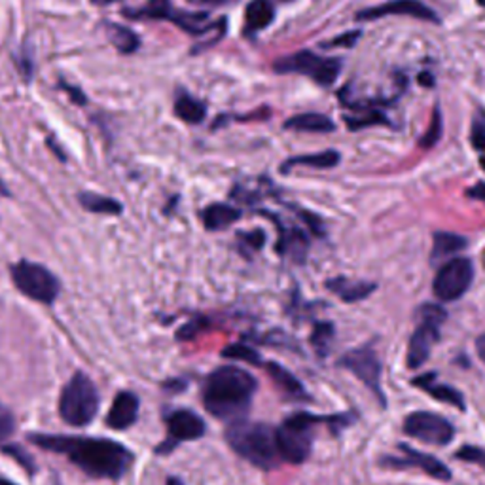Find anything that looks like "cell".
<instances>
[{"label": "cell", "mask_w": 485, "mask_h": 485, "mask_svg": "<svg viewBox=\"0 0 485 485\" xmlns=\"http://www.w3.org/2000/svg\"><path fill=\"white\" fill-rule=\"evenodd\" d=\"M27 438L52 454L67 457L80 471L97 480H120L133 464V454L108 438L69 434H29Z\"/></svg>", "instance_id": "obj_1"}, {"label": "cell", "mask_w": 485, "mask_h": 485, "mask_svg": "<svg viewBox=\"0 0 485 485\" xmlns=\"http://www.w3.org/2000/svg\"><path fill=\"white\" fill-rule=\"evenodd\" d=\"M258 383L247 370L222 366L205 379L201 400L205 410L224 421H237L247 415Z\"/></svg>", "instance_id": "obj_2"}, {"label": "cell", "mask_w": 485, "mask_h": 485, "mask_svg": "<svg viewBox=\"0 0 485 485\" xmlns=\"http://www.w3.org/2000/svg\"><path fill=\"white\" fill-rule=\"evenodd\" d=\"M225 442L239 457L262 468V471H273L283 463L277 446V429L266 423L237 419L225 429Z\"/></svg>", "instance_id": "obj_3"}, {"label": "cell", "mask_w": 485, "mask_h": 485, "mask_svg": "<svg viewBox=\"0 0 485 485\" xmlns=\"http://www.w3.org/2000/svg\"><path fill=\"white\" fill-rule=\"evenodd\" d=\"M99 391H97L95 383L84 371H76L61 389L59 415L71 427L84 429L91 425L97 413H99Z\"/></svg>", "instance_id": "obj_4"}, {"label": "cell", "mask_w": 485, "mask_h": 485, "mask_svg": "<svg viewBox=\"0 0 485 485\" xmlns=\"http://www.w3.org/2000/svg\"><path fill=\"white\" fill-rule=\"evenodd\" d=\"M334 417H317L311 413H294L286 417L277 429V446L283 463L302 464L311 455L315 430L322 423H330Z\"/></svg>", "instance_id": "obj_5"}, {"label": "cell", "mask_w": 485, "mask_h": 485, "mask_svg": "<svg viewBox=\"0 0 485 485\" xmlns=\"http://www.w3.org/2000/svg\"><path fill=\"white\" fill-rule=\"evenodd\" d=\"M273 71L277 74H300L311 78L322 88H330L342 72V59L322 57L310 50L294 52L273 63Z\"/></svg>", "instance_id": "obj_6"}, {"label": "cell", "mask_w": 485, "mask_h": 485, "mask_svg": "<svg viewBox=\"0 0 485 485\" xmlns=\"http://www.w3.org/2000/svg\"><path fill=\"white\" fill-rule=\"evenodd\" d=\"M12 283L29 300L52 305L61 293V283L55 275L42 264L21 260L10 268Z\"/></svg>", "instance_id": "obj_7"}, {"label": "cell", "mask_w": 485, "mask_h": 485, "mask_svg": "<svg viewBox=\"0 0 485 485\" xmlns=\"http://www.w3.org/2000/svg\"><path fill=\"white\" fill-rule=\"evenodd\" d=\"M419 319H421V322H419V327L410 339L406 357L408 368L412 370L423 366L430 357L432 347L438 344L440 339V327L447 319V313L442 305L425 303L419 307Z\"/></svg>", "instance_id": "obj_8"}, {"label": "cell", "mask_w": 485, "mask_h": 485, "mask_svg": "<svg viewBox=\"0 0 485 485\" xmlns=\"http://www.w3.org/2000/svg\"><path fill=\"white\" fill-rule=\"evenodd\" d=\"M474 281V266L464 256H455L444 262L436 273L432 290L440 302H457L463 298Z\"/></svg>", "instance_id": "obj_9"}, {"label": "cell", "mask_w": 485, "mask_h": 485, "mask_svg": "<svg viewBox=\"0 0 485 485\" xmlns=\"http://www.w3.org/2000/svg\"><path fill=\"white\" fill-rule=\"evenodd\" d=\"M339 366L357 376L368 387V389L378 396L381 406L383 408L387 406V400L381 389V362L378 359L374 347L366 345L361 349L349 351L342 359H339Z\"/></svg>", "instance_id": "obj_10"}, {"label": "cell", "mask_w": 485, "mask_h": 485, "mask_svg": "<svg viewBox=\"0 0 485 485\" xmlns=\"http://www.w3.org/2000/svg\"><path fill=\"white\" fill-rule=\"evenodd\" d=\"M166 425H167V438L164 444H159L156 447L157 455H169L179 444L198 440L205 434L203 419L198 413H193L191 410H186V408L169 412L166 415Z\"/></svg>", "instance_id": "obj_11"}, {"label": "cell", "mask_w": 485, "mask_h": 485, "mask_svg": "<svg viewBox=\"0 0 485 485\" xmlns=\"http://www.w3.org/2000/svg\"><path fill=\"white\" fill-rule=\"evenodd\" d=\"M404 432L415 440L432 446H447L455 436V429L447 419L430 412H413L404 421Z\"/></svg>", "instance_id": "obj_12"}, {"label": "cell", "mask_w": 485, "mask_h": 485, "mask_svg": "<svg viewBox=\"0 0 485 485\" xmlns=\"http://www.w3.org/2000/svg\"><path fill=\"white\" fill-rule=\"evenodd\" d=\"M387 15H408V18L423 20L434 25H440V18L432 8H429L421 0H389L378 6H368L354 13L357 21H374L387 18Z\"/></svg>", "instance_id": "obj_13"}, {"label": "cell", "mask_w": 485, "mask_h": 485, "mask_svg": "<svg viewBox=\"0 0 485 485\" xmlns=\"http://www.w3.org/2000/svg\"><path fill=\"white\" fill-rule=\"evenodd\" d=\"M262 217L269 218L273 222L275 228H277V245H275V251H277L279 256L283 258H290L293 262H298V264H303L305 258H307V252H310V245L311 241L310 237H307V234L303 230H300L298 225H290L286 222L281 220V217H277L271 211H258Z\"/></svg>", "instance_id": "obj_14"}, {"label": "cell", "mask_w": 485, "mask_h": 485, "mask_svg": "<svg viewBox=\"0 0 485 485\" xmlns=\"http://www.w3.org/2000/svg\"><path fill=\"white\" fill-rule=\"evenodd\" d=\"M402 457H387L383 463L387 466H393V468H408V466H415V468H421V471L425 474H429L430 478L434 480H440V481H449L451 480V472L449 468L440 461L436 459L429 454H423V451H417L406 444L400 446Z\"/></svg>", "instance_id": "obj_15"}, {"label": "cell", "mask_w": 485, "mask_h": 485, "mask_svg": "<svg viewBox=\"0 0 485 485\" xmlns=\"http://www.w3.org/2000/svg\"><path fill=\"white\" fill-rule=\"evenodd\" d=\"M139 406L140 400L135 393L120 391L106 415V427L112 430H127L133 427L139 419Z\"/></svg>", "instance_id": "obj_16"}, {"label": "cell", "mask_w": 485, "mask_h": 485, "mask_svg": "<svg viewBox=\"0 0 485 485\" xmlns=\"http://www.w3.org/2000/svg\"><path fill=\"white\" fill-rule=\"evenodd\" d=\"M415 387H419V389H423L425 393H429V396H432L434 400L438 402H446L449 404V406H454L461 412L466 410V402H464V396L461 391L454 389L451 385H444V383H438L436 381V374H425V376H419L412 381Z\"/></svg>", "instance_id": "obj_17"}, {"label": "cell", "mask_w": 485, "mask_h": 485, "mask_svg": "<svg viewBox=\"0 0 485 485\" xmlns=\"http://www.w3.org/2000/svg\"><path fill=\"white\" fill-rule=\"evenodd\" d=\"M266 370H268L271 381L277 385V389L286 398L294 400V402H310L311 400V396L307 395L305 387L300 383V379L294 374H290L285 366H281L277 362H266Z\"/></svg>", "instance_id": "obj_18"}, {"label": "cell", "mask_w": 485, "mask_h": 485, "mask_svg": "<svg viewBox=\"0 0 485 485\" xmlns=\"http://www.w3.org/2000/svg\"><path fill=\"white\" fill-rule=\"evenodd\" d=\"M325 285H327V288L330 290L332 294H336L339 300H344L347 303L362 302L371 293H376V288H378L376 283L351 281L347 277H334V279H328Z\"/></svg>", "instance_id": "obj_19"}, {"label": "cell", "mask_w": 485, "mask_h": 485, "mask_svg": "<svg viewBox=\"0 0 485 485\" xmlns=\"http://www.w3.org/2000/svg\"><path fill=\"white\" fill-rule=\"evenodd\" d=\"M275 20V6L271 0H251L245 8V37H254L268 29Z\"/></svg>", "instance_id": "obj_20"}, {"label": "cell", "mask_w": 485, "mask_h": 485, "mask_svg": "<svg viewBox=\"0 0 485 485\" xmlns=\"http://www.w3.org/2000/svg\"><path fill=\"white\" fill-rule=\"evenodd\" d=\"M285 129L288 132H300V133H334L336 123L327 115L320 112H303L285 122Z\"/></svg>", "instance_id": "obj_21"}, {"label": "cell", "mask_w": 485, "mask_h": 485, "mask_svg": "<svg viewBox=\"0 0 485 485\" xmlns=\"http://www.w3.org/2000/svg\"><path fill=\"white\" fill-rule=\"evenodd\" d=\"M242 217V211L228 203H213L201 211V222L208 232H220L230 228Z\"/></svg>", "instance_id": "obj_22"}, {"label": "cell", "mask_w": 485, "mask_h": 485, "mask_svg": "<svg viewBox=\"0 0 485 485\" xmlns=\"http://www.w3.org/2000/svg\"><path fill=\"white\" fill-rule=\"evenodd\" d=\"M342 164V154L336 150H325L317 154H305L288 157L285 164L279 167L283 174H288L290 169L294 167H311V169H334Z\"/></svg>", "instance_id": "obj_23"}, {"label": "cell", "mask_w": 485, "mask_h": 485, "mask_svg": "<svg viewBox=\"0 0 485 485\" xmlns=\"http://www.w3.org/2000/svg\"><path fill=\"white\" fill-rule=\"evenodd\" d=\"M468 241L459 235V234H451V232H436L432 237V252H430V264H438V262H447V258H455L457 252L466 249Z\"/></svg>", "instance_id": "obj_24"}, {"label": "cell", "mask_w": 485, "mask_h": 485, "mask_svg": "<svg viewBox=\"0 0 485 485\" xmlns=\"http://www.w3.org/2000/svg\"><path fill=\"white\" fill-rule=\"evenodd\" d=\"M174 115L186 123L198 125L207 116V105L186 91H179L174 99Z\"/></svg>", "instance_id": "obj_25"}, {"label": "cell", "mask_w": 485, "mask_h": 485, "mask_svg": "<svg viewBox=\"0 0 485 485\" xmlns=\"http://www.w3.org/2000/svg\"><path fill=\"white\" fill-rule=\"evenodd\" d=\"M174 6L171 0H147L142 6L133 10H123L127 20H171Z\"/></svg>", "instance_id": "obj_26"}, {"label": "cell", "mask_w": 485, "mask_h": 485, "mask_svg": "<svg viewBox=\"0 0 485 485\" xmlns=\"http://www.w3.org/2000/svg\"><path fill=\"white\" fill-rule=\"evenodd\" d=\"M105 29H106V35H108L110 44L115 46L120 54L132 55V54H135L139 50V47H140L139 37L129 27L106 21Z\"/></svg>", "instance_id": "obj_27"}, {"label": "cell", "mask_w": 485, "mask_h": 485, "mask_svg": "<svg viewBox=\"0 0 485 485\" xmlns=\"http://www.w3.org/2000/svg\"><path fill=\"white\" fill-rule=\"evenodd\" d=\"M78 201L86 208V211L95 213V215L116 217L123 211V205L118 200H112V198H106V196H101V193H93V191L78 193Z\"/></svg>", "instance_id": "obj_28"}, {"label": "cell", "mask_w": 485, "mask_h": 485, "mask_svg": "<svg viewBox=\"0 0 485 485\" xmlns=\"http://www.w3.org/2000/svg\"><path fill=\"white\" fill-rule=\"evenodd\" d=\"M345 123L349 127V132H361V129H366L370 125H391L387 115H383V110L378 106H361L354 108L353 115L345 116Z\"/></svg>", "instance_id": "obj_29"}, {"label": "cell", "mask_w": 485, "mask_h": 485, "mask_svg": "<svg viewBox=\"0 0 485 485\" xmlns=\"http://www.w3.org/2000/svg\"><path fill=\"white\" fill-rule=\"evenodd\" d=\"M442 133H444V118H442V110L440 106H434L432 110V118H430V123H429V129L427 133L423 137H419V147L429 150V149H434L436 144L440 142L442 139Z\"/></svg>", "instance_id": "obj_30"}, {"label": "cell", "mask_w": 485, "mask_h": 485, "mask_svg": "<svg viewBox=\"0 0 485 485\" xmlns=\"http://www.w3.org/2000/svg\"><path fill=\"white\" fill-rule=\"evenodd\" d=\"M222 357L224 359H230V361H245L252 366H264L266 362L262 361L260 353H258L254 347L251 345H245V344H234V345H228L224 351H222Z\"/></svg>", "instance_id": "obj_31"}, {"label": "cell", "mask_w": 485, "mask_h": 485, "mask_svg": "<svg viewBox=\"0 0 485 485\" xmlns=\"http://www.w3.org/2000/svg\"><path fill=\"white\" fill-rule=\"evenodd\" d=\"M334 339V325L332 322H317L313 334H311V345L315 347L317 354L325 357V354L330 351Z\"/></svg>", "instance_id": "obj_32"}, {"label": "cell", "mask_w": 485, "mask_h": 485, "mask_svg": "<svg viewBox=\"0 0 485 485\" xmlns=\"http://www.w3.org/2000/svg\"><path fill=\"white\" fill-rule=\"evenodd\" d=\"M266 245V232L264 230H251V232H239L237 234V249L241 254L247 251L258 252Z\"/></svg>", "instance_id": "obj_33"}, {"label": "cell", "mask_w": 485, "mask_h": 485, "mask_svg": "<svg viewBox=\"0 0 485 485\" xmlns=\"http://www.w3.org/2000/svg\"><path fill=\"white\" fill-rule=\"evenodd\" d=\"M0 447H3L4 454L8 457H12L15 463H18L27 474H37L35 461H32V457L27 454V451L21 446H18V444H4V446H0Z\"/></svg>", "instance_id": "obj_34"}, {"label": "cell", "mask_w": 485, "mask_h": 485, "mask_svg": "<svg viewBox=\"0 0 485 485\" xmlns=\"http://www.w3.org/2000/svg\"><path fill=\"white\" fill-rule=\"evenodd\" d=\"M293 211L300 217V220H303L307 224V228H310V232L315 235V237H325L327 230H325V222H322L320 217H317L315 213L311 211H305V208H300V207H294V205H288Z\"/></svg>", "instance_id": "obj_35"}, {"label": "cell", "mask_w": 485, "mask_h": 485, "mask_svg": "<svg viewBox=\"0 0 485 485\" xmlns=\"http://www.w3.org/2000/svg\"><path fill=\"white\" fill-rule=\"evenodd\" d=\"M471 144L474 150L485 152V115H476L471 127Z\"/></svg>", "instance_id": "obj_36"}, {"label": "cell", "mask_w": 485, "mask_h": 485, "mask_svg": "<svg viewBox=\"0 0 485 485\" xmlns=\"http://www.w3.org/2000/svg\"><path fill=\"white\" fill-rule=\"evenodd\" d=\"M15 432V419L8 408L0 404V446H4L6 440L12 438Z\"/></svg>", "instance_id": "obj_37"}, {"label": "cell", "mask_w": 485, "mask_h": 485, "mask_svg": "<svg viewBox=\"0 0 485 485\" xmlns=\"http://www.w3.org/2000/svg\"><path fill=\"white\" fill-rule=\"evenodd\" d=\"M361 37H362V30H349L345 32V35H339L328 42H322L320 46L325 47V50H332V47H353L359 42Z\"/></svg>", "instance_id": "obj_38"}, {"label": "cell", "mask_w": 485, "mask_h": 485, "mask_svg": "<svg viewBox=\"0 0 485 485\" xmlns=\"http://www.w3.org/2000/svg\"><path fill=\"white\" fill-rule=\"evenodd\" d=\"M455 457L461 461H466V463H478L485 468V451L480 447H474V446L461 447L455 454Z\"/></svg>", "instance_id": "obj_39"}, {"label": "cell", "mask_w": 485, "mask_h": 485, "mask_svg": "<svg viewBox=\"0 0 485 485\" xmlns=\"http://www.w3.org/2000/svg\"><path fill=\"white\" fill-rule=\"evenodd\" d=\"M59 88H63L64 91L69 93V97H71V101H72V103H76V105H86V103H88V101H86V95H84V91L80 89V88H76V86H69L67 82H64V80H61V82H59Z\"/></svg>", "instance_id": "obj_40"}, {"label": "cell", "mask_w": 485, "mask_h": 485, "mask_svg": "<svg viewBox=\"0 0 485 485\" xmlns=\"http://www.w3.org/2000/svg\"><path fill=\"white\" fill-rule=\"evenodd\" d=\"M466 198L485 203V183H476L466 190Z\"/></svg>", "instance_id": "obj_41"}, {"label": "cell", "mask_w": 485, "mask_h": 485, "mask_svg": "<svg viewBox=\"0 0 485 485\" xmlns=\"http://www.w3.org/2000/svg\"><path fill=\"white\" fill-rule=\"evenodd\" d=\"M196 3L203 6H230V4H237L239 0H196Z\"/></svg>", "instance_id": "obj_42"}, {"label": "cell", "mask_w": 485, "mask_h": 485, "mask_svg": "<svg viewBox=\"0 0 485 485\" xmlns=\"http://www.w3.org/2000/svg\"><path fill=\"white\" fill-rule=\"evenodd\" d=\"M417 82L421 84L423 88H434V76H432V72L425 71L417 76Z\"/></svg>", "instance_id": "obj_43"}, {"label": "cell", "mask_w": 485, "mask_h": 485, "mask_svg": "<svg viewBox=\"0 0 485 485\" xmlns=\"http://www.w3.org/2000/svg\"><path fill=\"white\" fill-rule=\"evenodd\" d=\"M184 387H186V383L181 379H171V381L164 383V389H167V391H181V389H184Z\"/></svg>", "instance_id": "obj_44"}, {"label": "cell", "mask_w": 485, "mask_h": 485, "mask_svg": "<svg viewBox=\"0 0 485 485\" xmlns=\"http://www.w3.org/2000/svg\"><path fill=\"white\" fill-rule=\"evenodd\" d=\"M476 347H478V354H480V359L485 362V334L480 336L476 339Z\"/></svg>", "instance_id": "obj_45"}, {"label": "cell", "mask_w": 485, "mask_h": 485, "mask_svg": "<svg viewBox=\"0 0 485 485\" xmlns=\"http://www.w3.org/2000/svg\"><path fill=\"white\" fill-rule=\"evenodd\" d=\"M91 3L95 6H108V4H115V3H122V0H91Z\"/></svg>", "instance_id": "obj_46"}, {"label": "cell", "mask_w": 485, "mask_h": 485, "mask_svg": "<svg viewBox=\"0 0 485 485\" xmlns=\"http://www.w3.org/2000/svg\"><path fill=\"white\" fill-rule=\"evenodd\" d=\"M8 196H10L8 186L3 181H0V198H8Z\"/></svg>", "instance_id": "obj_47"}, {"label": "cell", "mask_w": 485, "mask_h": 485, "mask_svg": "<svg viewBox=\"0 0 485 485\" xmlns=\"http://www.w3.org/2000/svg\"><path fill=\"white\" fill-rule=\"evenodd\" d=\"M166 485H184V481H183L181 478H176V476H171V478H167Z\"/></svg>", "instance_id": "obj_48"}, {"label": "cell", "mask_w": 485, "mask_h": 485, "mask_svg": "<svg viewBox=\"0 0 485 485\" xmlns=\"http://www.w3.org/2000/svg\"><path fill=\"white\" fill-rule=\"evenodd\" d=\"M0 485H18V483H13L12 480H8V478H3V476H0Z\"/></svg>", "instance_id": "obj_49"}, {"label": "cell", "mask_w": 485, "mask_h": 485, "mask_svg": "<svg viewBox=\"0 0 485 485\" xmlns=\"http://www.w3.org/2000/svg\"><path fill=\"white\" fill-rule=\"evenodd\" d=\"M480 167L485 171V156H481V157H480Z\"/></svg>", "instance_id": "obj_50"}, {"label": "cell", "mask_w": 485, "mask_h": 485, "mask_svg": "<svg viewBox=\"0 0 485 485\" xmlns=\"http://www.w3.org/2000/svg\"><path fill=\"white\" fill-rule=\"evenodd\" d=\"M476 3H478L481 8H485V0H476Z\"/></svg>", "instance_id": "obj_51"}, {"label": "cell", "mask_w": 485, "mask_h": 485, "mask_svg": "<svg viewBox=\"0 0 485 485\" xmlns=\"http://www.w3.org/2000/svg\"><path fill=\"white\" fill-rule=\"evenodd\" d=\"M279 3H293V0H279Z\"/></svg>", "instance_id": "obj_52"}]
</instances>
